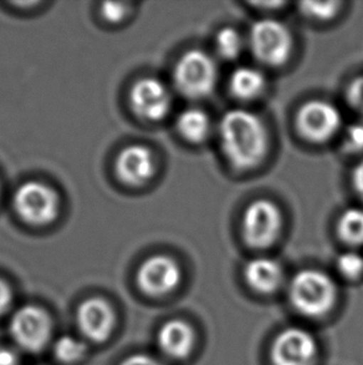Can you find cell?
<instances>
[{"instance_id":"e0dca14e","label":"cell","mask_w":363,"mask_h":365,"mask_svg":"<svg viewBox=\"0 0 363 365\" xmlns=\"http://www.w3.org/2000/svg\"><path fill=\"white\" fill-rule=\"evenodd\" d=\"M182 138L193 143H203L211 133V119L206 111L196 108L182 111L177 119Z\"/></svg>"},{"instance_id":"3957f363","label":"cell","mask_w":363,"mask_h":365,"mask_svg":"<svg viewBox=\"0 0 363 365\" xmlns=\"http://www.w3.org/2000/svg\"><path fill=\"white\" fill-rule=\"evenodd\" d=\"M216 61L199 49L182 55L174 68L173 78L178 91L191 99H203L211 94L216 84Z\"/></svg>"},{"instance_id":"52a82bcc","label":"cell","mask_w":363,"mask_h":365,"mask_svg":"<svg viewBox=\"0 0 363 365\" xmlns=\"http://www.w3.org/2000/svg\"><path fill=\"white\" fill-rule=\"evenodd\" d=\"M281 227L283 215L280 208L265 198L253 201L243 215V236L251 247L270 246L279 236Z\"/></svg>"},{"instance_id":"44dd1931","label":"cell","mask_w":363,"mask_h":365,"mask_svg":"<svg viewBox=\"0 0 363 365\" xmlns=\"http://www.w3.org/2000/svg\"><path fill=\"white\" fill-rule=\"evenodd\" d=\"M339 1H304L300 4L301 11L312 19L327 20L334 18L339 11Z\"/></svg>"},{"instance_id":"7402d4cb","label":"cell","mask_w":363,"mask_h":365,"mask_svg":"<svg viewBox=\"0 0 363 365\" xmlns=\"http://www.w3.org/2000/svg\"><path fill=\"white\" fill-rule=\"evenodd\" d=\"M340 273L349 279L363 274V257L357 252H344L337 258Z\"/></svg>"},{"instance_id":"2e32d148","label":"cell","mask_w":363,"mask_h":365,"mask_svg":"<svg viewBox=\"0 0 363 365\" xmlns=\"http://www.w3.org/2000/svg\"><path fill=\"white\" fill-rule=\"evenodd\" d=\"M265 85V75L254 66L238 68L229 79L231 94L241 100L256 99L264 91Z\"/></svg>"},{"instance_id":"4316f807","label":"cell","mask_w":363,"mask_h":365,"mask_svg":"<svg viewBox=\"0 0 363 365\" xmlns=\"http://www.w3.org/2000/svg\"><path fill=\"white\" fill-rule=\"evenodd\" d=\"M120 365H164L156 358L146 356V354H133L123 359Z\"/></svg>"},{"instance_id":"ba28073f","label":"cell","mask_w":363,"mask_h":365,"mask_svg":"<svg viewBox=\"0 0 363 365\" xmlns=\"http://www.w3.org/2000/svg\"><path fill=\"white\" fill-rule=\"evenodd\" d=\"M342 115L336 105L325 100H310L296 115L300 133L311 143H325L339 133Z\"/></svg>"},{"instance_id":"9a60e30c","label":"cell","mask_w":363,"mask_h":365,"mask_svg":"<svg viewBox=\"0 0 363 365\" xmlns=\"http://www.w3.org/2000/svg\"><path fill=\"white\" fill-rule=\"evenodd\" d=\"M244 277L253 289L261 293H271L283 281V269L273 258L259 257L246 263Z\"/></svg>"},{"instance_id":"6da1fadb","label":"cell","mask_w":363,"mask_h":365,"mask_svg":"<svg viewBox=\"0 0 363 365\" xmlns=\"http://www.w3.org/2000/svg\"><path fill=\"white\" fill-rule=\"evenodd\" d=\"M219 143L231 166L248 170L264 160L269 138L265 125L258 115L249 110L234 109L221 118Z\"/></svg>"},{"instance_id":"7a4b0ae2","label":"cell","mask_w":363,"mask_h":365,"mask_svg":"<svg viewBox=\"0 0 363 365\" xmlns=\"http://www.w3.org/2000/svg\"><path fill=\"white\" fill-rule=\"evenodd\" d=\"M293 306L305 316H324L334 306L336 287L319 269H304L295 274L289 288Z\"/></svg>"},{"instance_id":"cb8c5ba5","label":"cell","mask_w":363,"mask_h":365,"mask_svg":"<svg viewBox=\"0 0 363 365\" xmlns=\"http://www.w3.org/2000/svg\"><path fill=\"white\" fill-rule=\"evenodd\" d=\"M347 99L352 108L363 114V75L349 84L347 89Z\"/></svg>"},{"instance_id":"d4e9b609","label":"cell","mask_w":363,"mask_h":365,"mask_svg":"<svg viewBox=\"0 0 363 365\" xmlns=\"http://www.w3.org/2000/svg\"><path fill=\"white\" fill-rule=\"evenodd\" d=\"M127 14V5L122 3H105L102 5V15L108 21H121Z\"/></svg>"},{"instance_id":"277c9868","label":"cell","mask_w":363,"mask_h":365,"mask_svg":"<svg viewBox=\"0 0 363 365\" xmlns=\"http://www.w3.org/2000/svg\"><path fill=\"white\" fill-rule=\"evenodd\" d=\"M249 46L261 63L279 66L286 63L291 55L293 35L279 20H258L249 31Z\"/></svg>"},{"instance_id":"30bf717a","label":"cell","mask_w":363,"mask_h":365,"mask_svg":"<svg viewBox=\"0 0 363 365\" xmlns=\"http://www.w3.org/2000/svg\"><path fill=\"white\" fill-rule=\"evenodd\" d=\"M136 278L141 291L148 296H164L181 283V267L172 257L156 255L143 262Z\"/></svg>"},{"instance_id":"f1b7e54d","label":"cell","mask_w":363,"mask_h":365,"mask_svg":"<svg viewBox=\"0 0 363 365\" xmlns=\"http://www.w3.org/2000/svg\"><path fill=\"white\" fill-rule=\"evenodd\" d=\"M0 365H19V356L16 351L1 346L0 348Z\"/></svg>"},{"instance_id":"5b68a950","label":"cell","mask_w":363,"mask_h":365,"mask_svg":"<svg viewBox=\"0 0 363 365\" xmlns=\"http://www.w3.org/2000/svg\"><path fill=\"white\" fill-rule=\"evenodd\" d=\"M10 336L29 353H39L49 344L53 321L49 313L38 306H24L15 312L9 323Z\"/></svg>"},{"instance_id":"d6986e66","label":"cell","mask_w":363,"mask_h":365,"mask_svg":"<svg viewBox=\"0 0 363 365\" xmlns=\"http://www.w3.org/2000/svg\"><path fill=\"white\" fill-rule=\"evenodd\" d=\"M216 49L223 59H238L244 50V39L234 28H223L216 34Z\"/></svg>"},{"instance_id":"8992f818","label":"cell","mask_w":363,"mask_h":365,"mask_svg":"<svg viewBox=\"0 0 363 365\" xmlns=\"http://www.w3.org/2000/svg\"><path fill=\"white\" fill-rule=\"evenodd\" d=\"M59 205L58 193L38 181L24 183L15 192V211L31 225L40 226L53 222L59 213Z\"/></svg>"},{"instance_id":"484cf974","label":"cell","mask_w":363,"mask_h":365,"mask_svg":"<svg viewBox=\"0 0 363 365\" xmlns=\"http://www.w3.org/2000/svg\"><path fill=\"white\" fill-rule=\"evenodd\" d=\"M13 302V292L9 284L0 278V317L9 311Z\"/></svg>"},{"instance_id":"4fadbf2b","label":"cell","mask_w":363,"mask_h":365,"mask_svg":"<svg viewBox=\"0 0 363 365\" xmlns=\"http://www.w3.org/2000/svg\"><path fill=\"white\" fill-rule=\"evenodd\" d=\"M156 170L152 151L142 145L123 148L116 160V173L123 182L138 186L147 182Z\"/></svg>"},{"instance_id":"8fae6325","label":"cell","mask_w":363,"mask_h":365,"mask_svg":"<svg viewBox=\"0 0 363 365\" xmlns=\"http://www.w3.org/2000/svg\"><path fill=\"white\" fill-rule=\"evenodd\" d=\"M316 353V341L309 331L288 328L276 336L271 358L274 365H312Z\"/></svg>"},{"instance_id":"5bb4252c","label":"cell","mask_w":363,"mask_h":365,"mask_svg":"<svg viewBox=\"0 0 363 365\" xmlns=\"http://www.w3.org/2000/svg\"><path fill=\"white\" fill-rule=\"evenodd\" d=\"M158 346L167 356L186 358L194 344V333L186 322L172 319L163 324L158 331Z\"/></svg>"},{"instance_id":"7c38bea8","label":"cell","mask_w":363,"mask_h":365,"mask_svg":"<svg viewBox=\"0 0 363 365\" xmlns=\"http://www.w3.org/2000/svg\"><path fill=\"white\" fill-rule=\"evenodd\" d=\"M76 323L85 338L95 343H102L112 334L116 317L110 302L93 297L80 303L76 311Z\"/></svg>"},{"instance_id":"ac0fdd59","label":"cell","mask_w":363,"mask_h":365,"mask_svg":"<svg viewBox=\"0 0 363 365\" xmlns=\"http://www.w3.org/2000/svg\"><path fill=\"white\" fill-rule=\"evenodd\" d=\"M337 232L349 245H363V208L346 210L337 222Z\"/></svg>"},{"instance_id":"83f0119b","label":"cell","mask_w":363,"mask_h":365,"mask_svg":"<svg viewBox=\"0 0 363 365\" xmlns=\"http://www.w3.org/2000/svg\"><path fill=\"white\" fill-rule=\"evenodd\" d=\"M352 185H354V191L359 193V197L363 200V160L359 161L354 173H352Z\"/></svg>"},{"instance_id":"603a6c76","label":"cell","mask_w":363,"mask_h":365,"mask_svg":"<svg viewBox=\"0 0 363 365\" xmlns=\"http://www.w3.org/2000/svg\"><path fill=\"white\" fill-rule=\"evenodd\" d=\"M344 148L351 153H363V120L352 123L344 133Z\"/></svg>"},{"instance_id":"9c48e42d","label":"cell","mask_w":363,"mask_h":365,"mask_svg":"<svg viewBox=\"0 0 363 365\" xmlns=\"http://www.w3.org/2000/svg\"><path fill=\"white\" fill-rule=\"evenodd\" d=\"M130 101L133 111L142 119L159 121L172 109V94L159 79L144 78L133 85Z\"/></svg>"},{"instance_id":"ffe728a7","label":"cell","mask_w":363,"mask_h":365,"mask_svg":"<svg viewBox=\"0 0 363 365\" xmlns=\"http://www.w3.org/2000/svg\"><path fill=\"white\" fill-rule=\"evenodd\" d=\"M54 354L60 363L74 364L84 358L86 354V346L75 336H60L59 339L55 341Z\"/></svg>"}]
</instances>
